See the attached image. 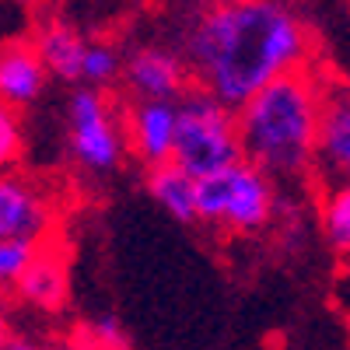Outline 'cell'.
Segmentation results:
<instances>
[{"mask_svg": "<svg viewBox=\"0 0 350 350\" xmlns=\"http://www.w3.org/2000/svg\"><path fill=\"white\" fill-rule=\"evenodd\" d=\"M126 81L140 102H179L186 95V67L165 49H137L126 64Z\"/></svg>", "mask_w": 350, "mask_h": 350, "instance_id": "cell-8", "label": "cell"}, {"mask_svg": "<svg viewBox=\"0 0 350 350\" xmlns=\"http://www.w3.org/2000/svg\"><path fill=\"white\" fill-rule=\"evenodd\" d=\"M25 148V133H21V116L18 109L0 102V175H8L14 161L21 158Z\"/></svg>", "mask_w": 350, "mask_h": 350, "instance_id": "cell-15", "label": "cell"}, {"mask_svg": "<svg viewBox=\"0 0 350 350\" xmlns=\"http://www.w3.org/2000/svg\"><path fill=\"white\" fill-rule=\"evenodd\" d=\"M18 298L25 305H32L39 312H56L64 308L67 301V291H70V280H67V259L56 252V249H39L36 259L28 262V270L21 273V280L14 284Z\"/></svg>", "mask_w": 350, "mask_h": 350, "instance_id": "cell-11", "label": "cell"}, {"mask_svg": "<svg viewBox=\"0 0 350 350\" xmlns=\"http://www.w3.org/2000/svg\"><path fill=\"white\" fill-rule=\"evenodd\" d=\"M67 120L70 151L84 172L105 175L123 161V133L112 120L109 102L98 95V88H77L67 105Z\"/></svg>", "mask_w": 350, "mask_h": 350, "instance_id": "cell-5", "label": "cell"}, {"mask_svg": "<svg viewBox=\"0 0 350 350\" xmlns=\"http://www.w3.org/2000/svg\"><path fill=\"white\" fill-rule=\"evenodd\" d=\"M126 130H130L133 154L148 168H158V165L172 161L175 130H179V109H175V102H137L130 109Z\"/></svg>", "mask_w": 350, "mask_h": 350, "instance_id": "cell-7", "label": "cell"}, {"mask_svg": "<svg viewBox=\"0 0 350 350\" xmlns=\"http://www.w3.org/2000/svg\"><path fill=\"white\" fill-rule=\"evenodd\" d=\"M315 165L326 179H333V186L350 179V92L326 95L323 120H319Z\"/></svg>", "mask_w": 350, "mask_h": 350, "instance_id": "cell-9", "label": "cell"}, {"mask_svg": "<svg viewBox=\"0 0 350 350\" xmlns=\"http://www.w3.org/2000/svg\"><path fill=\"white\" fill-rule=\"evenodd\" d=\"M8 308H11V301L4 295V287H0V329H4V323H8Z\"/></svg>", "mask_w": 350, "mask_h": 350, "instance_id": "cell-20", "label": "cell"}, {"mask_svg": "<svg viewBox=\"0 0 350 350\" xmlns=\"http://www.w3.org/2000/svg\"><path fill=\"white\" fill-rule=\"evenodd\" d=\"M92 336H95V347L98 350H126V333L120 329L112 315H102L98 323L92 326Z\"/></svg>", "mask_w": 350, "mask_h": 350, "instance_id": "cell-18", "label": "cell"}, {"mask_svg": "<svg viewBox=\"0 0 350 350\" xmlns=\"http://www.w3.org/2000/svg\"><path fill=\"white\" fill-rule=\"evenodd\" d=\"M36 252L39 245L28 242H0V287H14L28 270V262L36 259Z\"/></svg>", "mask_w": 350, "mask_h": 350, "instance_id": "cell-17", "label": "cell"}, {"mask_svg": "<svg viewBox=\"0 0 350 350\" xmlns=\"http://www.w3.org/2000/svg\"><path fill=\"white\" fill-rule=\"evenodd\" d=\"M148 193L161 203L175 221H183V224L196 221V179L186 175L175 161L148 168Z\"/></svg>", "mask_w": 350, "mask_h": 350, "instance_id": "cell-13", "label": "cell"}, {"mask_svg": "<svg viewBox=\"0 0 350 350\" xmlns=\"http://www.w3.org/2000/svg\"><path fill=\"white\" fill-rule=\"evenodd\" d=\"M53 231V207L46 193L25 175H0V242L39 245Z\"/></svg>", "mask_w": 350, "mask_h": 350, "instance_id": "cell-6", "label": "cell"}, {"mask_svg": "<svg viewBox=\"0 0 350 350\" xmlns=\"http://www.w3.org/2000/svg\"><path fill=\"white\" fill-rule=\"evenodd\" d=\"M277 214V186L262 168L239 161L235 168L217 172L196 183V221L221 224L239 235L267 228Z\"/></svg>", "mask_w": 350, "mask_h": 350, "instance_id": "cell-4", "label": "cell"}, {"mask_svg": "<svg viewBox=\"0 0 350 350\" xmlns=\"http://www.w3.org/2000/svg\"><path fill=\"white\" fill-rule=\"evenodd\" d=\"M56 350H74V347H56Z\"/></svg>", "mask_w": 350, "mask_h": 350, "instance_id": "cell-21", "label": "cell"}, {"mask_svg": "<svg viewBox=\"0 0 350 350\" xmlns=\"http://www.w3.org/2000/svg\"><path fill=\"white\" fill-rule=\"evenodd\" d=\"M46 67L32 42H4L0 46V102L11 109L32 105L46 88Z\"/></svg>", "mask_w": 350, "mask_h": 350, "instance_id": "cell-10", "label": "cell"}, {"mask_svg": "<svg viewBox=\"0 0 350 350\" xmlns=\"http://www.w3.org/2000/svg\"><path fill=\"white\" fill-rule=\"evenodd\" d=\"M175 109H179V130H175L172 161L186 175L200 183L245 161L235 112L221 105L211 92H203V88L186 92L175 102Z\"/></svg>", "mask_w": 350, "mask_h": 350, "instance_id": "cell-3", "label": "cell"}, {"mask_svg": "<svg viewBox=\"0 0 350 350\" xmlns=\"http://www.w3.org/2000/svg\"><path fill=\"white\" fill-rule=\"evenodd\" d=\"M319 221H323V239L326 245L350 259V179L347 183H336L329 186L326 200H323V214H319Z\"/></svg>", "mask_w": 350, "mask_h": 350, "instance_id": "cell-14", "label": "cell"}, {"mask_svg": "<svg viewBox=\"0 0 350 350\" xmlns=\"http://www.w3.org/2000/svg\"><path fill=\"white\" fill-rule=\"evenodd\" d=\"M0 350H42V347H36L32 340H21V336H8V340H0Z\"/></svg>", "mask_w": 350, "mask_h": 350, "instance_id": "cell-19", "label": "cell"}, {"mask_svg": "<svg viewBox=\"0 0 350 350\" xmlns=\"http://www.w3.org/2000/svg\"><path fill=\"white\" fill-rule=\"evenodd\" d=\"M186 56L203 92L239 112L270 81L305 67L308 32L280 0H224L193 25Z\"/></svg>", "mask_w": 350, "mask_h": 350, "instance_id": "cell-1", "label": "cell"}, {"mask_svg": "<svg viewBox=\"0 0 350 350\" xmlns=\"http://www.w3.org/2000/svg\"><path fill=\"white\" fill-rule=\"evenodd\" d=\"M326 88L312 70H291L256 92L239 112L242 158L270 179H295L315 161Z\"/></svg>", "mask_w": 350, "mask_h": 350, "instance_id": "cell-2", "label": "cell"}, {"mask_svg": "<svg viewBox=\"0 0 350 350\" xmlns=\"http://www.w3.org/2000/svg\"><path fill=\"white\" fill-rule=\"evenodd\" d=\"M32 46L39 53L46 74H53L56 81H81L88 42H84V36L77 32V28H70L64 21H53V25L39 28Z\"/></svg>", "mask_w": 350, "mask_h": 350, "instance_id": "cell-12", "label": "cell"}, {"mask_svg": "<svg viewBox=\"0 0 350 350\" xmlns=\"http://www.w3.org/2000/svg\"><path fill=\"white\" fill-rule=\"evenodd\" d=\"M116 74H120V56H116V49L105 42H88L81 81H88V88H98V84H109Z\"/></svg>", "mask_w": 350, "mask_h": 350, "instance_id": "cell-16", "label": "cell"}]
</instances>
